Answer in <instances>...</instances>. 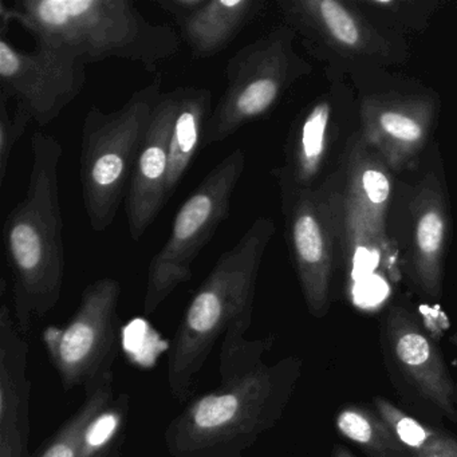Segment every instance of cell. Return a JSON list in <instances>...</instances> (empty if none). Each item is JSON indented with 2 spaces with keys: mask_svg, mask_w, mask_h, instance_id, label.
<instances>
[{
  "mask_svg": "<svg viewBox=\"0 0 457 457\" xmlns=\"http://www.w3.org/2000/svg\"><path fill=\"white\" fill-rule=\"evenodd\" d=\"M179 98L180 87L164 93L160 98L140 156L133 170L124 205L128 228L135 242L143 239L149 227L167 204L165 184L170 165V135Z\"/></svg>",
  "mask_w": 457,
  "mask_h": 457,
  "instance_id": "obj_17",
  "label": "cell"
},
{
  "mask_svg": "<svg viewBox=\"0 0 457 457\" xmlns=\"http://www.w3.org/2000/svg\"><path fill=\"white\" fill-rule=\"evenodd\" d=\"M266 7V0H207L199 12L179 26L181 39L192 57H213L261 17Z\"/></svg>",
  "mask_w": 457,
  "mask_h": 457,
  "instance_id": "obj_19",
  "label": "cell"
},
{
  "mask_svg": "<svg viewBox=\"0 0 457 457\" xmlns=\"http://www.w3.org/2000/svg\"><path fill=\"white\" fill-rule=\"evenodd\" d=\"M120 296L119 280L101 278L82 291L68 323L49 326L42 333L65 392L82 387L87 395L113 377L112 368L120 347Z\"/></svg>",
  "mask_w": 457,
  "mask_h": 457,
  "instance_id": "obj_13",
  "label": "cell"
},
{
  "mask_svg": "<svg viewBox=\"0 0 457 457\" xmlns=\"http://www.w3.org/2000/svg\"><path fill=\"white\" fill-rule=\"evenodd\" d=\"M31 121L33 117L22 104H15L14 112L12 113L6 101L0 100V184L2 186L6 181L12 151Z\"/></svg>",
  "mask_w": 457,
  "mask_h": 457,
  "instance_id": "obj_26",
  "label": "cell"
},
{
  "mask_svg": "<svg viewBox=\"0 0 457 457\" xmlns=\"http://www.w3.org/2000/svg\"><path fill=\"white\" fill-rule=\"evenodd\" d=\"M333 457H355L352 452L347 451L345 446L336 445L333 449Z\"/></svg>",
  "mask_w": 457,
  "mask_h": 457,
  "instance_id": "obj_28",
  "label": "cell"
},
{
  "mask_svg": "<svg viewBox=\"0 0 457 457\" xmlns=\"http://www.w3.org/2000/svg\"><path fill=\"white\" fill-rule=\"evenodd\" d=\"M296 41L295 33L280 22L229 58L226 89L211 114L204 146L269 116L296 82L310 76L312 66L296 52Z\"/></svg>",
  "mask_w": 457,
  "mask_h": 457,
  "instance_id": "obj_8",
  "label": "cell"
},
{
  "mask_svg": "<svg viewBox=\"0 0 457 457\" xmlns=\"http://www.w3.org/2000/svg\"><path fill=\"white\" fill-rule=\"evenodd\" d=\"M344 274L353 294L386 287L403 278L400 259L387 234L395 173L361 138L353 137L342 160Z\"/></svg>",
  "mask_w": 457,
  "mask_h": 457,
  "instance_id": "obj_5",
  "label": "cell"
},
{
  "mask_svg": "<svg viewBox=\"0 0 457 457\" xmlns=\"http://www.w3.org/2000/svg\"><path fill=\"white\" fill-rule=\"evenodd\" d=\"M385 333L393 361L414 389L449 420L457 422V390L433 339L416 315L395 304L387 312Z\"/></svg>",
  "mask_w": 457,
  "mask_h": 457,
  "instance_id": "obj_16",
  "label": "cell"
},
{
  "mask_svg": "<svg viewBox=\"0 0 457 457\" xmlns=\"http://www.w3.org/2000/svg\"><path fill=\"white\" fill-rule=\"evenodd\" d=\"M2 28L20 23L37 46L69 53L87 65L104 60L140 63L156 71L180 47L170 26L149 22L132 0H15L0 2Z\"/></svg>",
  "mask_w": 457,
  "mask_h": 457,
  "instance_id": "obj_3",
  "label": "cell"
},
{
  "mask_svg": "<svg viewBox=\"0 0 457 457\" xmlns=\"http://www.w3.org/2000/svg\"><path fill=\"white\" fill-rule=\"evenodd\" d=\"M245 168V152L234 149L179 208L170 237L149 263L144 314H154L179 286L191 280L195 261L228 218Z\"/></svg>",
  "mask_w": 457,
  "mask_h": 457,
  "instance_id": "obj_11",
  "label": "cell"
},
{
  "mask_svg": "<svg viewBox=\"0 0 457 457\" xmlns=\"http://www.w3.org/2000/svg\"><path fill=\"white\" fill-rule=\"evenodd\" d=\"M361 9L381 28L405 38L422 34L441 6L435 0H357Z\"/></svg>",
  "mask_w": 457,
  "mask_h": 457,
  "instance_id": "obj_24",
  "label": "cell"
},
{
  "mask_svg": "<svg viewBox=\"0 0 457 457\" xmlns=\"http://www.w3.org/2000/svg\"><path fill=\"white\" fill-rule=\"evenodd\" d=\"M344 170L314 189H279L286 243L310 314L322 318L333 299L337 272L344 271Z\"/></svg>",
  "mask_w": 457,
  "mask_h": 457,
  "instance_id": "obj_10",
  "label": "cell"
},
{
  "mask_svg": "<svg viewBox=\"0 0 457 457\" xmlns=\"http://www.w3.org/2000/svg\"><path fill=\"white\" fill-rule=\"evenodd\" d=\"M207 0H154V4L172 17L176 25L188 21L195 12L204 6Z\"/></svg>",
  "mask_w": 457,
  "mask_h": 457,
  "instance_id": "obj_27",
  "label": "cell"
},
{
  "mask_svg": "<svg viewBox=\"0 0 457 457\" xmlns=\"http://www.w3.org/2000/svg\"><path fill=\"white\" fill-rule=\"evenodd\" d=\"M378 416L416 457H457V438L409 416L384 397L373 400Z\"/></svg>",
  "mask_w": 457,
  "mask_h": 457,
  "instance_id": "obj_23",
  "label": "cell"
},
{
  "mask_svg": "<svg viewBox=\"0 0 457 457\" xmlns=\"http://www.w3.org/2000/svg\"><path fill=\"white\" fill-rule=\"evenodd\" d=\"M449 231V195L441 170L432 168L411 183L395 184L387 234L403 277L425 298L443 295Z\"/></svg>",
  "mask_w": 457,
  "mask_h": 457,
  "instance_id": "obj_12",
  "label": "cell"
},
{
  "mask_svg": "<svg viewBox=\"0 0 457 457\" xmlns=\"http://www.w3.org/2000/svg\"><path fill=\"white\" fill-rule=\"evenodd\" d=\"M275 6L326 76L390 71L411 55L405 38L374 22L354 0H277Z\"/></svg>",
  "mask_w": 457,
  "mask_h": 457,
  "instance_id": "obj_7",
  "label": "cell"
},
{
  "mask_svg": "<svg viewBox=\"0 0 457 457\" xmlns=\"http://www.w3.org/2000/svg\"><path fill=\"white\" fill-rule=\"evenodd\" d=\"M113 377L87 393L79 408L39 446L33 457H79V438L90 417L113 400Z\"/></svg>",
  "mask_w": 457,
  "mask_h": 457,
  "instance_id": "obj_25",
  "label": "cell"
},
{
  "mask_svg": "<svg viewBox=\"0 0 457 457\" xmlns=\"http://www.w3.org/2000/svg\"><path fill=\"white\" fill-rule=\"evenodd\" d=\"M130 417V395L120 393L98 409L84 427L79 457H121Z\"/></svg>",
  "mask_w": 457,
  "mask_h": 457,
  "instance_id": "obj_22",
  "label": "cell"
},
{
  "mask_svg": "<svg viewBox=\"0 0 457 457\" xmlns=\"http://www.w3.org/2000/svg\"><path fill=\"white\" fill-rule=\"evenodd\" d=\"M336 427L341 436L370 457H416L377 411L373 413L361 406H346L337 414Z\"/></svg>",
  "mask_w": 457,
  "mask_h": 457,
  "instance_id": "obj_21",
  "label": "cell"
},
{
  "mask_svg": "<svg viewBox=\"0 0 457 457\" xmlns=\"http://www.w3.org/2000/svg\"><path fill=\"white\" fill-rule=\"evenodd\" d=\"M162 95V79L157 76L117 111L104 113L92 106L85 114L79 178L93 231L108 229L125 203L133 170Z\"/></svg>",
  "mask_w": 457,
  "mask_h": 457,
  "instance_id": "obj_6",
  "label": "cell"
},
{
  "mask_svg": "<svg viewBox=\"0 0 457 457\" xmlns=\"http://www.w3.org/2000/svg\"><path fill=\"white\" fill-rule=\"evenodd\" d=\"M349 79L357 97L361 138L395 175L416 170L437 125L438 96L390 71Z\"/></svg>",
  "mask_w": 457,
  "mask_h": 457,
  "instance_id": "obj_9",
  "label": "cell"
},
{
  "mask_svg": "<svg viewBox=\"0 0 457 457\" xmlns=\"http://www.w3.org/2000/svg\"><path fill=\"white\" fill-rule=\"evenodd\" d=\"M301 373V361H263L194 395L164 433L170 457H242L279 421Z\"/></svg>",
  "mask_w": 457,
  "mask_h": 457,
  "instance_id": "obj_4",
  "label": "cell"
},
{
  "mask_svg": "<svg viewBox=\"0 0 457 457\" xmlns=\"http://www.w3.org/2000/svg\"><path fill=\"white\" fill-rule=\"evenodd\" d=\"M277 232L274 220L259 216L228 251L219 256L183 312L168 353V385L178 403L194 397L196 379L213 346L220 354L245 349L264 253Z\"/></svg>",
  "mask_w": 457,
  "mask_h": 457,
  "instance_id": "obj_1",
  "label": "cell"
},
{
  "mask_svg": "<svg viewBox=\"0 0 457 457\" xmlns=\"http://www.w3.org/2000/svg\"><path fill=\"white\" fill-rule=\"evenodd\" d=\"M212 111V93L210 90L180 87V98L170 135V165L165 184L167 203L186 178L200 146L204 145L205 129Z\"/></svg>",
  "mask_w": 457,
  "mask_h": 457,
  "instance_id": "obj_20",
  "label": "cell"
},
{
  "mask_svg": "<svg viewBox=\"0 0 457 457\" xmlns=\"http://www.w3.org/2000/svg\"><path fill=\"white\" fill-rule=\"evenodd\" d=\"M330 85L291 124L283 164L272 170L279 189H314L341 164L358 132L357 97L344 77Z\"/></svg>",
  "mask_w": 457,
  "mask_h": 457,
  "instance_id": "obj_14",
  "label": "cell"
},
{
  "mask_svg": "<svg viewBox=\"0 0 457 457\" xmlns=\"http://www.w3.org/2000/svg\"><path fill=\"white\" fill-rule=\"evenodd\" d=\"M87 63L69 53L37 46L20 50L0 38V100L22 104L46 127L84 90Z\"/></svg>",
  "mask_w": 457,
  "mask_h": 457,
  "instance_id": "obj_15",
  "label": "cell"
},
{
  "mask_svg": "<svg viewBox=\"0 0 457 457\" xmlns=\"http://www.w3.org/2000/svg\"><path fill=\"white\" fill-rule=\"evenodd\" d=\"M62 156L57 138L44 132L33 136L28 189L4 224L12 312L22 334L54 310L62 294L66 271L60 203Z\"/></svg>",
  "mask_w": 457,
  "mask_h": 457,
  "instance_id": "obj_2",
  "label": "cell"
},
{
  "mask_svg": "<svg viewBox=\"0 0 457 457\" xmlns=\"http://www.w3.org/2000/svg\"><path fill=\"white\" fill-rule=\"evenodd\" d=\"M28 341L6 302L0 307V457H30V401Z\"/></svg>",
  "mask_w": 457,
  "mask_h": 457,
  "instance_id": "obj_18",
  "label": "cell"
}]
</instances>
